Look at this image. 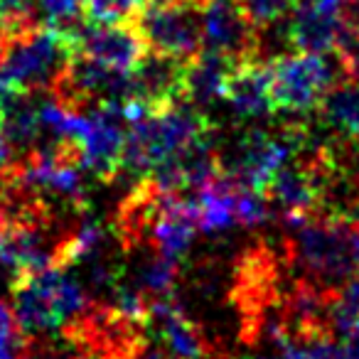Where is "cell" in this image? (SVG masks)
I'll return each instance as SVG.
<instances>
[{
  "label": "cell",
  "mask_w": 359,
  "mask_h": 359,
  "mask_svg": "<svg viewBox=\"0 0 359 359\" xmlns=\"http://www.w3.org/2000/svg\"><path fill=\"white\" fill-rule=\"evenodd\" d=\"M313 359H359V337H337L320 334L308 339Z\"/></svg>",
  "instance_id": "7402d4cb"
},
{
  "label": "cell",
  "mask_w": 359,
  "mask_h": 359,
  "mask_svg": "<svg viewBox=\"0 0 359 359\" xmlns=\"http://www.w3.org/2000/svg\"><path fill=\"white\" fill-rule=\"evenodd\" d=\"M148 50L195 60L205 47V18L200 0H180L168 6H148L138 18Z\"/></svg>",
  "instance_id": "8992f818"
},
{
  "label": "cell",
  "mask_w": 359,
  "mask_h": 359,
  "mask_svg": "<svg viewBox=\"0 0 359 359\" xmlns=\"http://www.w3.org/2000/svg\"><path fill=\"white\" fill-rule=\"evenodd\" d=\"M185 72L187 62L163 52L148 50L133 76V99L143 101L150 111H160L185 101Z\"/></svg>",
  "instance_id": "7c38bea8"
},
{
  "label": "cell",
  "mask_w": 359,
  "mask_h": 359,
  "mask_svg": "<svg viewBox=\"0 0 359 359\" xmlns=\"http://www.w3.org/2000/svg\"><path fill=\"white\" fill-rule=\"evenodd\" d=\"M344 0H300L288 25V42L298 52L327 55L337 50Z\"/></svg>",
  "instance_id": "8fae6325"
},
{
  "label": "cell",
  "mask_w": 359,
  "mask_h": 359,
  "mask_svg": "<svg viewBox=\"0 0 359 359\" xmlns=\"http://www.w3.org/2000/svg\"><path fill=\"white\" fill-rule=\"evenodd\" d=\"M123 168L140 175L153 172L163 160L207 133V121L195 104H175L160 111H148L128 123Z\"/></svg>",
  "instance_id": "7a4b0ae2"
},
{
  "label": "cell",
  "mask_w": 359,
  "mask_h": 359,
  "mask_svg": "<svg viewBox=\"0 0 359 359\" xmlns=\"http://www.w3.org/2000/svg\"><path fill=\"white\" fill-rule=\"evenodd\" d=\"M327 158H315L313 163H285L269 182V200L280 207L283 219L308 217L318 210L323 200V177Z\"/></svg>",
  "instance_id": "30bf717a"
},
{
  "label": "cell",
  "mask_w": 359,
  "mask_h": 359,
  "mask_svg": "<svg viewBox=\"0 0 359 359\" xmlns=\"http://www.w3.org/2000/svg\"><path fill=\"white\" fill-rule=\"evenodd\" d=\"M57 32L67 40L72 55L91 57L118 72H133L148 55V42L138 22L106 25V22H94L84 18L67 30Z\"/></svg>",
  "instance_id": "52a82bcc"
},
{
  "label": "cell",
  "mask_w": 359,
  "mask_h": 359,
  "mask_svg": "<svg viewBox=\"0 0 359 359\" xmlns=\"http://www.w3.org/2000/svg\"><path fill=\"white\" fill-rule=\"evenodd\" d=\"M15 145L11 143V140H8V135L3 133V128H0V177H3V175L8 172V170L13 168V165L18 163L15 160Z\"/></svg>",
  "instance_id": "d4e9b609"
},
{
  "label": "cell",
  "mask_w": 359,
  "mask_h": 359,
  "mask_svg": "<svg viewBox=\"0 0 359 359\" xmlns=\"http://www.w3.org/2000/svg\"><path fill=\"white\" fill-rule=\"evenodd\" d=\"M226 104L244 118H261L276 111L273 89H271V65L244 60L231 69L224 86Z\"/></svg>",
  "instance_id": "5bb4252c"
},
{
  "label": "cell",
  "mask_w": 359,
  "mask_h": 359,
  "mask_svg": "<svg viewBox=\"0 0 359 359\" xmlns=\"http://www.w3.org/2000/svg\"><path fill=\"white\" fill-rule=\"evenodd\" d=\"M40 8L55 30H67L86 15V0H40Z\"/></svg>",
  "instance_id": "cb8c5ba5"
},
{
  "label": "cell",
  "mask_w": 359,
  "mask_h": 359,
  "mask_svg": "<svg viewBox=\"0 0 359 359\" xmlns=\"http://www.w3.org/2000/svg\"><path fill=\"white\" fill-rule=\"evenodd\" d=\"M330 334L359 337V273L334 290L330 300Z\"/></svg>",
  "instance_id": "d6986e66"
},
{
  "label": "cell",
  "mask_w": 359,
  "mask_h": 359,
  "mask_svg": "<svg viewBox=\"0 0 359 359\" xmlns=\"http://www.w3.org/2000/svg\"><path fill=\"white\" fill-rule=\"evenodd\" d=\"M205 50H215L236 62L254 60L256 25L249 20L239 0H205Z\"/></svg>",
  "instance_id": "9c48e42d"
},
{
  "label": "cell",
  "mask_w": 359,
  "mask_h": 359,
  "mask_svg": "<svg viewBox=\"0 0 359 359\" xmlns=\"http://www.w3.org/2000/svg\"><path fill=\"white\" fill-rule=\"evenodd\" d=\"M130 359H172V357H170L168 349H165L163 344H148L145 342Z\"/></svg>",
  "instance_id": "484cf974"
},
{
  "label": "cell",
  "mask_w": 359,
  "mask_h": 359,
  "mask_svg": "<svg viewBox=\"0 0 359 359\" xmlns=\"http://www.w3.org/2000/svg\"><path fill=\"white\" fill-rule=\"evenodd\" d=\"M300 135H303L300 130H288L278 135L256 128L246 130L224 153L219 150L222 172L239 185L264 192L273 175L285 163H290L293 153L300 148V140H303Z\"/></svg>",
  "instance_id": "5b68a950"
},
{
  "label": "cell",
  "mask_w": 359,
  "mask_h": 359,
  "mask_svg": "<svg viewBox=\"0 0 359 359\" xmlns=\"http://www.w3.org/2000/svg\"><path fill=\"white\" fill-rule=\"evenodd\" d=\"M148 323L155 325L160 334V344L168 349L172 359H205L207 352L205 334L200 332L195 323L187 318L182 305L175 300V295L168 298L150 300Z\"/></svg>",
  "instance_id": "4fadbf2b"
},
{
  "label": "cell",
  "mask_w": 359,
  "mask_h": 359,
  "mask_svg": "<svg viewBox=\"0 0 359 359\" xmlns=\"http://www.w3.org/2000/svg\"><path fill=\"white\" fill-rule=\"evenodd\" d=\"M339 60L334 65L325 55L298 52L283 55L271 62V89H273L276 111L308 114L315 111L327 91L337 84Z\"/></svg>",
  "instance_id": "277c9868"
},
{
  "label": "cell",
  "mask_w": 359,
  "mask_h": 359,
  "mask_svg": "<svg viewBox=\"0 0 359 359\" xmlns=\"http://www.w3.org/2000/svg\"><path fill=\"white\" fill-rule=\"evenodd\" d=\"M30 359H67V357L60 349H37V352L30 354Z\"/></svg>",
  "instance_id": "4316f807"
},
{
  "label": "cell",
  "mask_w": 359,
  "mask_h": 359,
  "mask_svg": "<svg viewBox=\"0 0 359 359\" xmlns=\"http://www.w3.org/2000/svg\"><path fill=\"white\" fill-rule=\"evenodd\" d=\"M0 128L15 145V150H27L37 145L42 133L40 101H32L30 94H3L0 96Z\"/></svg>",
  "instance_id": "e0dca14e"
},
{
  "label": "cell",
  "mask_w": 359,
  "mask_h": 359,
  "mask_svg": "<svg viewBox=\"0 0 359 359\" xmlns=\"http://www.w3.org/2000/svg\"><path fill=\"white\" fill-rule=\"evenodd\" d=\"M168 3H180V0H148V6H168Z\"/></svg>",
  "instance_id": "83f0119b"
},
{
  "label": "cell",
  "mask_w": 359,
  "mask_h": 359,
  "mask_svg": "<svg viewBox=\"0 0 359 359\" xmlns=\"http://www.w3.org/2000/svg\"><path fill=\"white\" fill-rule=\"evenodd\" d=\"M47 271L15 276L13 280V310L25 332H50L62 327Z\"/></svg>",
  "instance_id": "9a60e30c"
},
{
  "label": "cell",
  "mask_w": 359,
  "mask_h": 359,
  "mask_svg": "<svg viewBox=\"0 0 359 359\" xmlns=\"http://www.w3.org/2000/svg\"><path fill=\"white\" fill-rule=\"evenodd\" d=\"M177 259H170V256L155 251L153 256L143 261L135 271L133 283L148 295L150 300L168 298L175 293V283H177Z\"/></svg>",
  "instance_id": "ac0fdd59"
},
{
  "label": "cell",
  "mask_w": 359,
  "mask_h": 359,
  "mask_svg": "<svg viewBox=\"0 0 359 359\" xmlns=\"http://www.w3.org/2000/svg\"><path fill=\"white\" fill-rule=\"evenodd\" d=\"M128 123L121 101H101L89 111V126L79 140L81 163L96 177L114 180L123 170L126 140L128 133L123 126Z\"/></svg>",
  "instance_id": "ba28073f"
},
{
  "label": "cell",
  "mask_w": 359,
  "mask_h": 359,
  "mask_svg": "<svg viewBox=\"0 0 359 359\" xmlns=\"http://www.w3.org/2000/svg\"><path fill=\"white\" fill-rule=\"evenodd\" d=\"M249 20L259 27H266L271 22H278L283 15L293 13L300 0H239Z\"/></svg>",
  "instance_id": "44dd1931"
},
{
  "label": "cell",
  "mask_w": 359,
  "mask_h": 359,
  "mask_svg": "<svg viewBox=\"0 0 359 359\" xmlns=\"http://www.w3.org/2000/svg\"><path fill=\"white\" fill-rule=\"evenodd\" d=\"M69 55V45L55 27H30L6 40L0 50V76L13 94L52 89Z\"/></svg>",
  "instance_id": "3957f363"
},
{
  "label": "cell",
  "mask_w": 359,
  "mask_h": 359,
  "mask_svg": "<svg viewBox=\"0 0 359 359\" xmlns=\"http://www.w3.org/2000/svg\"><path fill=\"white\" fill-rule=\"evenodd\" d=\"M239 65L231 57L215 50H202L195 60L187 62L185 72V101L197 109L210 106L215 99H224V86L231 69Z\"/></svg>",
  "instance_id": "2e32d148"
},
{
  "label": "cell",
  "mask_w": 359,
  "mask_h": 359,
  "mask_svg": "<svg viewBox=\"0 0 359 359\" xmlns=\"http://www.w3.org/2000/svg\"><path fill=\"white\" fill-rule=\"evenodd\" d=\"M148 0H86V18L106 25L138 22Z\"/></svg>",
  "instance_id": "ffe728a7"
},
{
  "label": "cell",
  "mask_w": 359,
  "mask_h": 359,
  "mask_svg": "<svg viewBox=\"0 0 359 359\" xmlns=\"http://www.w3.org/2000/svg\"><path fill=\"white\" fill-rule=\"evenodd\" d=\"M37 3L40 0H0V25L6 27L11 35L37 27L35 18H32Z\"/></svg>",
  "instance_id": "603a6c76"
},
{
  "label": "cell",
  "mask_w": 359,
  "mask_h": 359,
  "mask_svg": "<svg viewBox=\"0 0 359 359\" xmlns=\"http://www.w3.org/2000/svg\"><path fill=\"white\" fill-rule=\"evenodd\" d=\"M290 256L303 280L334 293L359 273V219L339 215L290 217Z\"/></svg>",
  "instance_id": "6da1fadb"
}]
</instances>
